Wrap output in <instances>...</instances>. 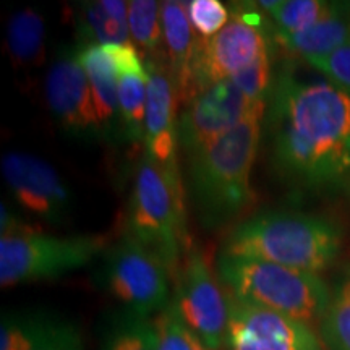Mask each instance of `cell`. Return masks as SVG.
Returning a JSON list of instances; mask_svg holds the SVG:
<instances>
[{"instance_id": "obj_8", "label": "cell", "mask_w": 350, "mask_h": 350, "mask_svg": "<svg viewBox=\"0 0 350 350\" xmlns=\"http://www.w3.org/2000/svg\"><path fill=\"white\" fill-rule=\"evenodd\" d=\"M174 305L183 323L209 350L226 345L229 299L203 250L190 247L174 275Z\"/></svg>"}, {"instance_id": "obj_5", "label": "cell", "mask_w": 350, "mask_h": 350, "mask_svg": "<svg viewBox=\"0 0 350 350\" xmlns=\"http://www.w3.org/2000/svg\"><path fill=\"white\" fill-rule=\"evenodd\" d=\"M217 274L239 300L287 314L306 325L323 319L332 295L318 274L255 258L221 253Z\"/></svg>"}, {"instance_id": "obj_16", "label": "cell", "mask_w": 350, "mask_h": 350, "mask_svg": "<svg viewBox=\"0 0 350 350\" xmlns=\"http://www.w3.org/2000/svg\"><path fill=\"white\" fill-rule=\"evenodd\" d=\"M77 52L90 80L100 137L104 139H122L119 81L111 51L100 44H80L77 46Z\"/></svg>"}, {"instance_id": "obj_4", "label": "cell", "mask_w": 350, "mask_h": 350, "mask_svg": "<svg viewBox=\"0 0 350 350\" xmlns=\"http://www.w3.org/2000/svg\"><path fill=\"white\" fill-rule=\"evenodd\" d=\"M125 235L156 255L175 275L188 250L180 167L161 165L144 152L125 217Z\"/></svg>"}, {"instance_id": "obj_10", "label": "cell", "mask_w": 350, "mask_h": 350, "mask_svg": "<svg viewBox=\"0 0 350 350\" xmlns=\"http://www.w3.org/2000/svg\"><path fill=\"white\" fill-rule=\"evenodd\" d=\"M260 104L268 103H252L232 80L201 88L178 116V146L190 157L198 154L242 124Z\"/></svg>"}, {"instance_id": "obj_24", "label": "cell", "mask_w": 350, "mask_h": 350, "mask_svg": "<svg viewBox=\"0 0 350 350\" xmlns=\"http://www.w3.org/2000/svg\"><path fill=\"white\" fill-rule=\"evenodd\" d=\"M81 44H100V46H126L131 44L129 23L120 21L100 5V2H86L78 16Z\"/></svg>"}, {"instance_id": "obj_32", "label": "cell", "mask_w": 350, "mask_h": 350, "mask_svg": "<svg viewBox=\"0 0 350 350\" xmlns=\"http://www.w3.org/2000/svg\"><path fill=\"white\" fill-rule=\"evenodd\" d=\"M349 274H350V273H349Z\"/></svg>"}, {"instance_id": "obj_31", "label": "cell", "mask_w": 350, "mask_h": 350, "mask_svg": "<svg viewBox=\"0 0 350 350\" xmlns=\"http://www.w3.org/2000/svg\"><path fill=\"white\" fill-rule=\"evenodd\" d=\"M193 350H209V349L204 347V344L193 334Z\"/></svg>"}, {"instance_id": "obj_25", "label": "cell", "mask_w": 350, "mask_h": 350, "mask_svg": "<svg viewBox=\"0 0 350 350\" xmlns=\"http://www.w3.org/2000/svg\"><path fill=\"white\" fill-rule=\"evenodd\" d=\"M321 338L329 350H350V274L331 295L321 319Z\"/></svg>"}, {"instance_id": "obj_6", "label": "cell", "mask_w": 350, "mask_h": 350, "mask_svg": "<svg viewBox=\"0 0 350 350\" xmlns=\"http://www.w3.org/2000/svg\"><path fill=\"white\" fill-rule=\"evenodd\" d=\"M256 3H237L216 36L198 39L191 67V96L213 83L230 80L262 55L275 52V29ZM190 96V98H191Z\"/></svg>"}, {"instance_id": "obj_27", "label": "cell", "mask_w": 350, "mask_h": 350, "mask_svg": "<svg viewBox=\"0 0 350 350\" xmlns=\"http://www.w3.org/2000/svg\"><path fill=\"white\" fill-rule=\"evenodd\" d=\"M157 350H193V332L188 329L174 301L154 318Z\"/></svg>"}, {"instance_id": "obj_22", "label": "cell", "mask_w": 350, "mask_h": 350, "mask_svg": "<svg viewBox=\"0 0 350 350\" xmlns=\"http://www.w3.org/2000/svg\"><path fill=\"white\" fill-rule=\"evenodd\" d=\"M129 31L131 44L146 57L157 60L164 57L163 21L161 3L154 0H131L129 2Z\"/></svg>"}, {"instance_id": "obj_15", "label": "cell", "mask_w": 350, "mask_h": 350, "mask_svg": "<svg viewBox=\"0 0 350 350\" xmlns=\"http://www.w3.org/2000/svg\"><path fill=\"white\" fill-rule=\"evenodd\" d=\"M117 68L122 139L138 143L144 138L148 100V68L133 44L107 46Z\"/></svg>"}, {"instance_id": "obj_30", "label": "cell", "mask_w": 350, "mask_h": 350, "mask_svg": "<svg viewBox=\"0 0 350 350\" xmlns=\"http://www.w3.org/2000/svg\"><path fill=\"white\" fill-rule=\"evenodd\" d=\"M44 350H81V338L80 332L75 331L72 334H68L67 338L57 340L55 344H52L51 347Z\"/></svg>"}, {"instance_id": "obj_14", "label": "cell", "mask_w": 350, "mask_h": 350, "mask_svg": "<svg viewBox=\"0 0 350 350\" xmlns=\"http://www.w3.org/2000/svg\"><path fill=\"white\" fill-rule=\"evenodd\" d=\"M148 68V100L144 117V152L161 165H178V93L165 59L144 60Z\"/></svg>"}, {"instance_id": "obj_19", "label": "cell", "mask_w": 350, "mask_h": 350, "mask_svg": "<svg viewBox=\"0 0 350 350\" xmlns=\"http://www.w3.org/2000/svg\"><path fill=\"white\" fill-rule=\"evenodd\" d=\"M77 329L44 314H8L0 326V350H44Z\"/></svg>"}, {"instance_id": "obj_28", "label": "cell", "mask_w": 350, "mask_h": 350, "mask_svg": "<svg viewBox=\"0 0 350 350\" xmlns=\"http://www.w3.org/2000/svg\"><path fill=\"white\" fill-rule=\"evenodd\" d=\"M187 13L201 39L216 36L230 20V10L219 0H190Z\"/></svg>"}, {"instance_id": "obj_21", "label": "cell", "mask_w": 350, "mask_h": 350, "mask_svg": "<svg viewBox=\"0 0 350 350\" xmlns=\"http://www.w3.org/2000/svg\"><path fill=\"white\" fill-rule=\"evenodd\" d=\"M256 5L269 13L275 25V31L295 34L326 18L338 10L340 3L323 0H261L256 2Z\"/></svg>"}, {"instance_id": "obj_7", "label": "cell", "mask_w": 350, "mask_h": 350, "mask_svg": "<svg viewBox=\"0 0 350 350\" xmlns=\"http://www.w3.org/2000/svg\"><path fill=\"white\" fill-rule=\"evenodd\" d=\"M107 239L103 235L54 237L41 232L5 235L0 240L2 287L54 279L81 269L103 255Z\"/></svg>"}, {"instance_id": "obj_12", "label": "cell", "mask_w": 350, "mask_h": 350, "mask_svg": "<svg viewBox=\"0 0 350 350\" xmlns=\"http://www.w3.org/2000/svg\"><path fill=\"white\" fill-rule=\"evenodd\" d=\"M2 172L13 198L26 211L51 224H64L72 216V190L49 163L12 151L3 156Z\"/></svg>"}, {"instance_id": "obj_11", "label": "cell", "mask_w": 350, "mask_h": 350, "mask_svg": "<svg viewBox=\"0 0 350 350\" xmlns=\"http://www.w3.org/2000/svg\"><path fill=\"white\" fill-rule=\"evenodd\" d=\"M227 350H323L312 326L287 314L239 300L230 292Z\"/></svg>"}, {"instance_id": "obj_29", "label": "cell", "mask_w": 350, "mask_h": 350, "mask_svg": "<svg viewBox=\"0 0 350 350\" xmlns=\"http://www.w3.org/2000/svg\"><path fill=\"white\" fill-rule=\"evenodd\" d=\"M312 67L321 72L334 85L350 91V41L342 44L329 55L313 62Z\"/></svg>"}, {"instance_id": "obj_23", "label": "cell", "mask_w": 350, "mask_h": 350, "mask_svg": "<svg viewBox=\"0 0 350 350\" xmlns=\"http://www.w3.org/2000/svg\"><path fill=\"white\" fill-rule=\"evenodd\" d=\"M100 350H157L154 319L124 310L112 318Z\"/></svg>"}, {"instance_id": "obj_3", "label": "cell", "mask_w": 350, "mask_h": 350, "mask_svg": "<svg viewBox=\"0 0 350 350\" xmlns=\"http://www.w3.org/2000/svg\"><path fill=\"white\" fill-rule=\"evenodd\" d=\"M340 252V230L327 219L300 213H261L230 232L222 253L255 258L318 274Z\"/></svg>"}, {"instance_id": "obj_17", "label": "cell", "mask_w": 350, "mask_h": 350, "mask_svg": "<svg viewBox=\"0 0 350 350\" xmlns=\"http://www.w3.org/2000/svg\"><path fill=\"white\" fill-rule=\"evenodd\" d=\"M164 36V59L178 93V100L188 103L191 96V67L198 39L187 13V2L165 0L161 3Z\"/></svg>"}, {"instance_id": "obj_1", "label": "cell", "mask_w": 350, "mask_h": 350, "mask_svg": "<svg viewBox=\"0 0 350 350\" xmlns=\"http://www.w3.org/2000/svg\"><path fill=\"white\" fill-rule=\"evenodd\" d=\"M268 124L273 161L288 180L332 188L350 178V91L329 80L275 78Z\"/></svg>"}, {"instance_id": "obj_13", "label": "cell", "mask_w": 350, "mask_h": 350, "mask_svg": "<svg viewBox=\"0 0 350 350\" xmlns=\"http://www.w3.org/2000/svg\"><path fill=\"white\" fill-rule=\"evenodd\" d=\"M47 106L73 137L100 139V126L90 80L78 59L77 47H64L46 77Z\"/></svg>"}, {"instance_id": "obj_18", "label": "cell", "mask_w": 350, "mask_h": 350, "mask_svg": "<svg viewBox=\"0 0 350 350\" xmlns=\"http://www.w3.org/2000/svg\"><path fill=\"white\" fill-rule=\"evenodd\" d=\"M345 10L347 7L340 3L338 10L318 21L317 25L310 26L305 31L295 34L275 31L278 44H281L292 55L300 57L312 65L350 41V16Z\"/></svg>"}, {"instance_id": "obj_2", "label": "cell", "mask_w": 350, "mask_h": 350, "mask_svg": "<svg viewBox=\"0 0 350 350\" xmlns=\"http://www.w3.org/2000/svg\"><path fill=\"white\" fill-rule=\"evenodd\" d=\"M268 104L256 106L242 124L190 157V196L201 224L217 229L253 203L252 170Z\"/></svg>"}, {"instance_id": "obj_9", "label": "cell", "mask_w": 350, "mask_h": 350, "mask_svg": "<svg viewBox=\"0 0 350 350\" xmlns=\"http://www.w3.org/2000/svg\"><path fill=\"white\" fill-rule=\"evenodd\" d=\"M167 266L137 240L125 237L106 253L103 282L125 310L150 318L170 301Z\"/></svg>"}, {"instance_id": "obj_20", "label": "cell", "mask_w": 350, "mask_h": 350, "mask_svg": "<svg viewBox=\"0 0 350 350\" xmlns=\"http://www.w3.org/2000/svg\"><path fill=\"white\" fill-rule=\"evenodd\" d=\"M46 23L33 8L16 12L7 26V49L10 59L20 67L41 64L44 57Z\"/></svg>"}, {"instance_id": "obj_26", "label": "cell", "mask_w": 350, "mask_h": 350, "mask_svg": "<svg viewBox=\"0 0 350 350\" xmlns=\"http://www.w3.org/2000/svg\"><path fill=\"white\" fill-rule=\"evenodd\" d=\"M274 73V52L262 55L255 64L245 68L243 72L232 77L230 80L237 85L242 93L252 103H268L275 85Z\"/></svg>"}]
</instances>
